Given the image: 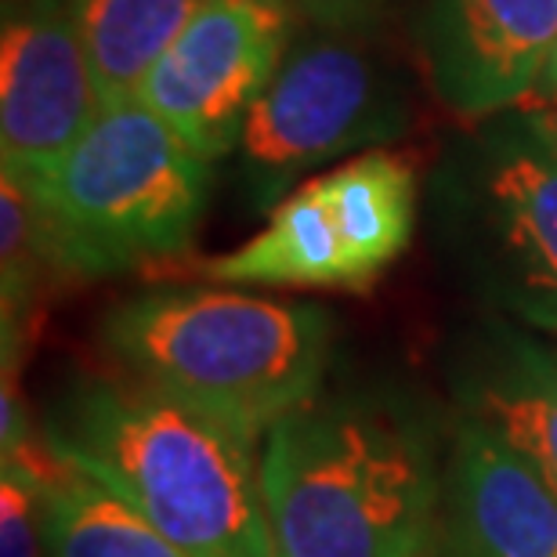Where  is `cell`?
Returning a JSON list of instances; mask_svg holds the SVG:
<instances>
[{
  "label": "cell",
  "instance_id": "1",
  "mask_svg": "<svg viewBox=\"0 0 557 557\" xmlns=\"http://www.w3.org/2000/svg\"><path fill=\"white\" fill-rule=\"evenodd\" d=\"M445 460L395 395H319L261 442L275 557H431Z\"/></svg>",
  "mask_w": 557,
  "mask_h": 557
},
{
  "label": "cell",
  "instance_id": "2",
  "mask_svg": "<svg viewBox=\"0 0 557 557\" xmlns=\"http://www.w3.org/2000/svg\"><path fill=\"white\" fill-rule=\"evenodd\" d=\"M44 442L188 557H275L258 445L225 423L127 376H81Z\"/></svg>",
  "mask_w": 557,
  "mask_h": 557
},
{
  "label": "cell",
  "instance_id": "3",
  "mask_svg": "<svg viewBox=\"0 0 557 557\" xmlns=\"http://www.w3.org/2000/svg\"><path fill=\"white\" fill-rule=\"evenodd\" d=\"M98 341L120 376L258 445L322 395L333 319L319 305L239 289L156 286L109 308Z\"/></svg>",
  "mask_w": 557,
  "mask_h": 557
},
{
  "label": "cell",
  "instance_id": "4",
  "mask_svg": "<svg viewBox=\"0 0 557 557\" xmlns=\"http://www.w3.org/2000/svg\"><path fill=\"white\" fill-rule=\"evenodd\" d=\"M22 182L40 203L62 278H106L182 258L210 193L203 156L138 98L102 106L54 171Z\"/></svg>",
  "mask_w": 557,
  "mask_h": 557
},
{
  "label": "cell",
  "instance_id": "5",
  "mask_svg": "<svg viewBox=\"0 0 557 557\" xmlns=\"http://www.w3.org/2000/svg\"><path fill=\"white\" fill-rule=\"evenodd\" d=\"M434 210L478 294L557 337V149L525 109L488 116L445 156Z\"/></svg>",
  "mask_w": 557,
  "mask_h": 557
},
{
  "label": "cell",
  "instance_id": "6",
  "mask_svg": "<svg viewBox=\"0 0 557 557\" xmlns=\"http://www.w3.org/2000/svg\"><path fill=\"white\" fill-rule=\"evenodd\" d=\"M406 131V91L362 33L315 29L286 51L239 138L247 193L275 207L300 174Z\"/></svg>",
  "mask_w": 557,
  "mask_h": 557
},
{
  "label": "cell",
  "instance_id": "7",
  "mask_svg": "<svg viewBox=\"0 0 557 557\" xmlns=\"http://www.w3.org/2000/svg\"><path fill=\"white\" fill-rule=\"evenodd\" d=\"M294 22L289 0H203L145 76L138 102L196 156L221 160L239 149L250 109L294 48Z\"/></svg>",
  "mask_w": 557,
  "mask_h": 557
},
{
  "label": "cell",
  "instance_id": "8",
  "mask_svg": "<svg viewBox=\"0 0 557 557\" xmlns=\"http://www.w3.org/2000/svg\"><path fill=\"white\" fill-rule=\"evenodd\" d=\"M98 109L73 0H8L0 40V152L8 171L22 177L54 171Z\"/></svg>",
  "mask_w": 557,
  "mask_h": 557
},
{
  "label": "cell",
  "instance_id": "9",
  "mask_svg": "<svg viewBox=\"0 0 557 557\" xmlns=\"http://www.w3.org/2000/svg\"><path fill=\"white\" fill-rule=\"evenodd\" d=\"M420 48L434 95L467 120H488L543 81L557 0H428Z\"/></svg>",
  "mask_w": 557,
  "mask_h": 557
},
{
  "label": "cell",
  "instance_id": "10",
  "mask_svg": "<svg viewBox=\"0 0 557 557\" xmlns=\"http://www.w3.org/2000/svg\"><path fill=\"white\" fill-rule=\"evenodd\" d=\"M442 536L456 557H557V488L485 423L456 413Z\"/></svg>",
  "mask_w": 557,
  "mask_h": 557
},
{
  "label": "cell",
  "instance_id": "11",
  "mask_svg": "<svg viewBox=\"0 0 557 557\" xmlns=\"http://www.w3.org/2000/svg\"><path fill=\"white\" fill-rule=\"evenodd\" d=\"M456 413L485 423L557 488V348L493 322L453 366Z\"/></svg>",
  "mask_w": 557,
  "mask_h": 557
},
{
  "label": "cell",
  "instance_id": "12",
  "mask_svg": "<svg viewBox=\"0 0 557 557\" xmlns=\"http://www.w3.org/2000/svg\"><path fill=\"white\" fill-rule=\"evenodd\" d=\"M218 286H319L366 289L348 258L322 182L297 185L272 207V218L250 243L203 264Z\"/></svg>",
  "mask_w": 557,
  "mask_h": 557
},
{
  "label": "cell",
  "instance_id": "13",
  "mask_svg": "<svg viewBox=\"0 0 557 557\" xmlns=\"http://www.w3.org/2000/svg\"><path fill=\"white\" fill-rule=\"evenodd\" d=\"M319 182L348 258L370 286L387 264L403 258L417 232V166L403 152L370 149Z\"/></svg>",
  "mask_w": 557,
  "mask_h": 557
},
{
  "label": "cell",
  "instance_id": "14",
  "mask_svg": "<svg viewBox=\"0 0 557 557\" xmlns=\"http://www.w3.org/2000/svg\"><path fill=\"white\" fill-rule=\"evenodd\" d=\"M199 4L203 0H73L98 102L138 98L145 76Z\"/></svg>",
  "mask_w": 557,
  "mask_h": 557
},
{
  "label": "cell",
  "instance_id": "15",
  "mask_svg": "<svg viewBox=\"0 0 557 557\" xmlns=\"http://www.w3.org/2000/svg\"><path fill=\"white\" fill-rule=\"evenodd\" d=\"M48 557H188L135 507L65 463L51 485Z\"/></svg>",
  "mask_w": 557,
  "mask_h": 557
},
{
  "label": "cell",
  "instance_id": "16",
  "mask_svg": "<svg viewBox=\"0 0 557 557\" xmlns=\"http://www.w3.org/2000/svg\"><path fill=\"white\" fill-rule=\"evenodd\" d=\"M62 460L48 442L4 456L0 471V557H48L51 485Z\"/></svg>",
  "mask_w": 557,
  "mask_h": 557
},
{
  "label": "cell",
  "instance_id": "17",
  "mask_svg": "<svg viewBox=\"0 0 557 557\" xmlns=\"http://www.w3.org/2000/svg\"><path fill=\"white\" fill-rule=\"evenodd\" d=\"M289 4L315 29L370 33L398 0H289Z\"/></svg>",
  "mask_w": 557,
  "mask_h": 557
},
{
  "label": "cell",
  "instance_id": "18",
  "mask_svg": "<svg viewBox=\"0 0 557 557\" xmlns=\"http://www.w3.org/2000/svg\"><path fill=\"white\" fill-rule=\"evenodd\" d=\"M529 113V120L532 124L540 127V135L547 138L554 149H557V98H547L543 106H536V109H525Z\"/></svg>",
  "mask_w": 557,
  "mask_h": 557
},
{
  "label": "cell",
  "instance_id": "19",
  "mask_svg": "<svg viewBox=\"0 0 557 557\" xmlns=\"http://www.w3.org/2000/svg\"><path fill=\"white\" fill-rule=\"evenodd\" d=\"M540 87H543V95H547V98H557V48H554V54H550L547 70H543Z\"/></svg>",
  "mask_w": 557,
  "mask_h": 557
},
{
  "label": "cell",
  "instance_id": "20",
  "mask_svg": "<svg viewBox=\"0 0 557 557\" xmlns=\"http://www.w3.org/2000/svg\"><path fill=\"white\" fill-rule=\"evenodd\" d=\"M431 557H456V554H449V550H434Z\"/></svg>",
  "mask_w": 557,
  "mask_h": 557
}]
</instances>
